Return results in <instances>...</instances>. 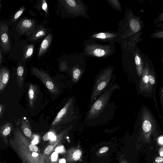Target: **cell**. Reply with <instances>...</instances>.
<instances>
[{"instance_id": "1", "label": "cell", "mask_w": 163, "mask_h": 163, "mask_svg": "<svg viewBox=\"0 0 163 163\" xmlns=\"http://www.w3.org/2000/svg\"><path fill=\"white\" fill-rule=\"evenodd\" d=\"M142 23L139 17L134 15L130 8L125 9L124 19L118 22V44L124 42L138 41Z\"/></svg>"}, {"instance_id": "2", "label": "cell", "mask_w": 163, "mask_h": 163, "mask_svg": "<svg viewBox=\"0 0 163 163\" xmlns=\"http://www.w3.org/2000/svg\"><path fill=\"white\" fill-rule=\"evenodd\" d=\"M115 76L114 75L111 82L101 94V96L91 105L86 116V121L88 122L97 121L103 113L106 107L108 106L111 96L114 90L119 88V85L114 84Z\"/></svg>"}, {"instance_id": "3", "label": "cell", "mask_w": 163, "mask_h": 163, "mask_svg": "<svg viewBox=\"0 0 163 163\" xmlns=\"http://www.w3.org/2000/svg\"><path fill=\"white\" fill-rule=\"evenodd\" d=\"M82 45L83 52L87 57L107 58L111 56L116 51L115 45L99 44L90 39L85 40Z\"/></svg>"}, {"instance_id": "4", "label": "cell", "mask_w": 163, "mask_h": 163, "mask_svg": "<svg viewBox=\"0 0 163 163\" xmlns=\"http://www.w3.org/2000/svg\"><path fill=\"white\" fill-rule=\"evenodd\" d=\"M114 68L112 66H108L101 70L96 77L95 83L93 87L89 106L92 105L100 96L103 91L111 82L114 76Z\"/></svg>"}, {"instance_id": "5", "label": "cell", "mask_w": 163, "mask_h": 163, "mask_svg": "<svg viewBox=\"0 0 163 163\" xmlns=\"http://www.w3.org/2000/svg\"><path fill=\"white\" fill-rule=\"evenodd\" d=\"M59 2L71 16L91 19L88 12L90 9L82 0H61Z\"/></svg>"}, {"instance_id": "6", "label": "cell", "mask_w": 163, "mask_h": 163, "mask_svg": "<svg viewBox=\"0 0 163 163\" xmlns=\"http://www.w3.org/2000/svg\"><path fill=\"white\" fill-rule=\"evenodd\" d=\"M75 101L73 98L68 101L54 120L51 126H56L72 121L75 117Z\"/></svg>"}, {"instance_id": "7", "label": "cell", "mask_w": 163, "mask_h": 163, "mask_svg": "<svg viewBox=\"0 0 163 163\" xmlns=\"http://www.w3.org/2000/svg\"><path fill=\"white\" fill-rule=\"evenodd\" d=\"M31 72L33 76L41 82L51 93L56 95L58 93V86L48 73L35 67L32 68Z\"/></svg>"}, {"instance_id": "8", "label": "cell", "mask_w": 163, "mask_h": 163, "mask_svg": "<svg viewBox=\"0 0 163 163\" xmlns=\"http://www.w3.org/2000/svg\"><path fill=\"white\" fill-rule=\"evenodd\" d=\"M118 32L106 31L92 33L89 36V39L103 43L114 45L119 40Z\"/></svg>"}, {"instance_id": "9", "label": "cell", "mask_w": 163, "mask_h": 163, "mask_svg": "<svg viewBox=\"0 0 163 163\" xmlns=\"http://www.w3.org/2000/svg\"><path fill=\"white\" fill-rule=\"evenodd\" d=\"M136 42L133 43V50L135 66L139 77L142 76L145 63V56L142 55L139 49L137 47Z\"/></svg>"}, {"instance_id": "10", "label": "cell", "mask_w": 163, "mask_h": 163, "mask_svg": "<svg viewBox=\"0 0 163 163\" xmlns=\"http://www.w3.org/2000/svg\"><path fill=\"white\" fill-rule=\"evenodd\" d=\"M145 63L139 84V88L143 93H151L149 88L148 77V69L149 60L145 56Z\"/></svg>"}, {"instance_id": "11", "label": "cell", "mask_w": 163, "mask_h": 163, "mask_svg": "<svg viewBox=\"0 0 163 163\" xmlns=\"http://www.w3.org/2000/svg\"><path fill=\"white\" fill-rule=\"evenodd\" d=\"M1 45L4 52L9 51L11 49L10 43L8 37V27L4 23L0 24Z\"/></svg>"}, {"instance_id": "12", "label": "cell", "mask_w": 163, "mask_h": 163, "mask_svg": "<svg viewBox=\"0 0 163 163\" xmlns=\"http://www.w3.org/2000/svg\"><path fill=\"white\" fill-rule=\"evenodd\" d=\"M35 22L33 20L25 19L19 22L17 29L21 33H25L33 30L35 28Z\"/></svg>"}, {"instance_id": "13", "label": "cell", "mask_w": 163, "mask_h": 163, "mask_svg": "<svg viewBox=\"0 0 163 163\" xmlns=\"http://www.w3.org/2000/svg\"><path fill=\"white\" fill-rule=\"evenodd\" d=\"M39 92L38 86L30 83L28 91L29 100L30 107H34Z\"/></svg>"}, {"instance_id": "14", "label": "cell", "mask_w": 163, "mask_h": 163, "mask_svg": "<svg viewBox=\"0 0 163 163\" xmlns=\"http://www.w3.org/2000/svg\"><path fill=\"white\" fill-rule=\"evenodd\" d=\"M10 72L5 67L0 70V91L2 92L6 86L9 80Z\"/></svg>"}, {"instance_id": "15", "label": "cell", "mask_w": 163, "mask_h": 163, "mask_svg": "<svg viewBox=\"0 0 163 163\" xmlns=\"http://www.w3.org/2000/svg\"><path fill=\"white\" fill-rule=\"evenodd\" d=\"M52 39V35L50 34L43 40L40 45L38 52L39 57H42L46 52L51 43Z\"/></svg>"}, {"instance_id": "16", "label": "cell", "mask_w": 163, "mask_h": 163, "mask_svg": "<svg viewBox=\"0 0 163 163\" xmlns=\"http://www.w3.org/2000/svg\"><path fill=\"white\" fill-rule=\"evenodd\" d=\"M47 34V31L43 26H40L35 31L30 38V41H35L45 36Z\"/></svg>"}, {"instance_id": "17", "label": "cell", "mask_w": 163, "mask_h": 163, "mask_svg": "<svg viewBox=\"0 0 163 163\" xmlns=\"http://www.w3.org/2000/svg\"><path fill=\"white\" fill-rule=\"evenodd\" d=\"M16 76L18 85L20 87H21L24 80V69L21 64L17 68Z\"/></svg>"}, {"instance_id": "18", "label": "cell", "mask_w": 163, "mask_h": 163, "mask_svg": "<svg viewBox=\"0 0 163 163\" xmlns=\"http://www.w3.org/2000/svg\"><path fill=\"white\" fill-rule=\"evenodd\" d=\"M34 46L33 44L26 46L25 49L23 61L31 57L34 52Z\"/></svg>"}, {"instance_id": "19", "label": "cell", "mask_w": 163, "mask_h": 163, "mask_svg": "<svg viewBox=\"0 0 163 163\" xmlns=\"http://www.w3.org/2000/svg\"><path fill=\"white\" fill-rule=\"evenodd\" d=\"M106 1L116 11L120 12L122 11L121 6L119 0H106Z\"/></svg>"}, {"instance_id": "20", "label": "cell", "mask_w": 163, "mask_h": 163, "mask_svg": "<svg viewBox=\"0 0 163 163\" xmlns=\"http://www.w3.org/2000/svg\"><path fill=\"white\" fill-rule=\"evenodd\" d=\"M2 133L4 136L9 135L11 131L12 125L10 122H7L3 125Z\"/></svg>"}, {"instance_id": "21", "label": "cell", "mask_w": 163, "mask_h": 163, "mask_svg": "<svg viewBox=\"0 0 163 163\" xmlns=\"http://www.w3.org/2000/svg\"><path fill=\"white\" fill-rule=\"evenodd\" d=\"M150 37L157 39H163V29L156 30L150 35Z\"/></svg>"}, {"instance_id": "22", "label": "cell", "mask_w": 163, "mask_h": 163, "mask_svg": "<svg viewBox=\"0 0 163 163\" xmlns=\"http://www.w3.org/2000/svg\"><path fill=\"white\" fill-rule=\"evenodd\" d=\"M25 10V8L24 7H21L16 13L14 15V17L12 18V22H15L16 21L19 17L23 14Z\"/></svg>"}, {"instance_id": "23", "label": "cell", "mask_w": 163, "mask_h": 163, "mask_svg": "<svg viewBox=\"0 0 163 163\" xmlns=\"http://www.w3.org/2000/svg\"><path fill=\"white\" fill-rule=\"evenodd\" d=\"M59 70L61 72H63L69 71L68 66L67 63L64 61H61L60 63Z\"/></svg>"}, {"instance_id": "24", "label": "cell", "mask_w": 163, "mask_h": 163, "mask_svg": "<svg viewBox=\"0 0 163 163\" xmlns=\"http://www.w3.org/2000/svg\"><path fill=\"white\" fill-rule=\"evenodd\" d=\"M163 22V11L158 15L157 17L154 20V23L155 25Z\"/></svg>"}, {"instance_id": "25", "label": "cell", "mask_w": 163, "mask_h": 163, "mask_svg": "<svg viewBox=\"0 0 163 163\" xmlns=\"http://www.w3.org/2000/svg\"><path fill=\"white\" fill-rule=\"evenodd\" d=\"M82 152L80 150H76L73 155V159L75 161L78 160L80 158Z\"/></svg>"}, {"instance_id": "26", "label": "cell", "mask_w": 163, "mask_h": 163, "mask_svg": "<svg viewBox=\"0 0 163 163\" xmlns=\"http://www.w3.org/2000/svg\"><path fill=\"white\" fill-rule=\"evenodd\" d=\"M54 151V147L52 145H50L48 146L45 149L44 152L47 155H49L52 152Z\"/></svg>"}, {"instance_id": "27", "label": "cell", "mask_w": 163, "mask_h": 163, "mask_svg": "<svg viewBox=\"0 0 163 163\" xmlns=\"http://www.w3.org/2000/svg\"><path fill=\"white\" fill-rule=\"evenodd\" d=\"M42 8L47 14L48 13V6L45 0H43L42 2Z\"/></svg>"}, {"instance_id": "28", "label": "cell", "mask_w": 163, "mask_h": 163, "mask_svg": "<svg viewBox=\"0 0 163 163\" xmlns=\"http://www.w3.org/2000/svg\"><path fill=\"white\" fill-rule=\"evenodd\" d=\"M160 97L161 102L163 109V87H162L160 88Z\"/></svg>"}, {"instance_id": "29", "label": "cell", "mask_w": 163, "mask_h": 163, "mask_svg": "<svg viewBox=\"0 0 163 163\" xmlns=\"http://www.w3.org/2000/svg\"><path fill=\"white\" fill-rule=\"evenodd\" d=\"M5 109V105L2 104H0V117L2 119L3 114Z\"/></svg>"}, {"instance_id": "30", "label": "cell", "mask_w": 163, "mask_h": 163, "mask_svg": "<svg viewBox=\"0 0 163 163\" xmlns=\"http://www.w3.org/2000/svg\"><path fill=\"white\" fill-rule=\"evenodd\" d=\"M29 147L31 150L32 151L37 152L38 150L37 147L36 145L33 144L30 145L29 146Z\"/></svg>"}, {"instance_id": "31", "label": "cell", "mask_w": 163, "mask_h": 163, "mask_svg": "<svg viewBox=\"0 0 163 163\" xmlns=\"http://www.w3.org/2000/svg\"><path fill=\"white\" fill-rule=\"evenodd\" d=\"M58 155L57 152H54L52 154L51 156L52 160L53 161H55L57 159Z\"/></svg>"}, {"instance_id": "32", "label": "cell", "mask_w": 163, "mask_h": 163, "mask_svg": "<svg viewBox=\"0 0 163 163\" xmlns=\"http://www.w3.org/2000/svg\"><path fill=\"white\" fill-rule=\"evenodd\" d=\"M50 139L49 132L46 133L43 137V140L45 141H47Z\"/></svg>"}, {"instance_id": "33", "label": "cell", "mask_w": 163, "mask_h": 163, "mask_svg": "<svg viewBox=\"0 0 163 163\" xmlns=\"http://www.w3.org/2000/svg\"><path fill=\"white\" fill-rule=\"evenodd\" d=\"M108 147H104L100 149V152L101 153H103L107 152L108 150Z\"/></svg>"}, {"instance_id": "34", "label": "cell", "mask_w": 163, "mask_h": 163, "mask_svg": "<svg viewBox=\"0 0 163 163\" xmlns=\"http://www.w3.org/2000/svg\"><path fill=\"white\" fill-rule=\"evenodd\" d=\"M49 138L52 141L55 140L56 137L52 133L49 132Z\"/></svg>"}, {"instance_id": "35", "label": "cell", "mask_w": 163, "mask_h": 163, "mask_svg": "<svg viewBox=\"0 0 163 163\" xmlns=\"http://www.w3.org/2000/svg\"><path fill=\"white\" fill-rule=\"evenodd\" d=\"M156 28L160 29H163V22L157 24L156 25Z\"/></svg>"}, {"instance_id": "36", "label": "cell", "mask_w": 163, "mask_h": 163, "mask_svg": "<svg viewBox=\"0 0 163 163\" xmlns=\"http://www.w3.org/2000/svg\"><path fill=\"white\" fill-rule=\"evenodd\" d=\"M155 161L157 162H161L163 161V158L162 157H159L156 159Z\"/></svg>"}, {"instance_id": "37", "label": "cell", "mask_w": 163, "mask_h": 163, "mask_svg": "<svg viewBox=\"0 0 163 163\" xmlns=\"http://www.w3.org/2000/svg\"><path fill=\"white\" fill-rule=\"evenodd\" d=\"M63 151V147H58L56 149V152L57 153L60 152L62 151Z\"/></svg>"}, {"instance_id": "38", "label": "cell", "mask_w": 163, "mask_h": 163, "mask_svg": "<svg viewBox=\"0 0 163 163\" xmlns=\"http://www.w3.org/2000/svg\"><path fill=\"white\" fill-rule=\"evenodd\" d=\"M38 142V140L37 139V138H35L34 140V141H33L32 143V144H37Z\"/></svg>"}, {"instance_id": "39", "label": "cell", "mask_w": 163, "mask_h": 163, "mask_svg": "<svg viewBox=\"0 0 163 163\" xmlns=\"http://www.w3.org/2000/svg\"><path fill=\"white\" fill-rule=\"evenodd\" d=\"M159 142L160 144L163 145V137H161L159 139Z\"/></svg>"}, {"instance_id": "40", "label": "cell", "mask_w": 163, "mask_h": 163, "mask_svg": "<svg viewBox=\"0 0 163 163\" xmlns=\"http://www.w3.org/2000/svg\"><path fill=\"white\" fill-rule=\"evenodd\" d=\"M2 62V52L1 50V52H0V64L1 65Z\"/></svg>"}, {"instance_id": "41", "label": "cell", "mask_w": 163, "mask_h": 163, "mask_svg": "<svg viewBox=\"0 0 163 163\" xmlns=\"http://www.w3.org/2000/svg\"><path fill=\"white\" fill-rule=\"evenodd\" d=\"M38 156V154L36 152H34L32 154V156L34 157H36Z\"/></svg>"}, {"instance_id": "42", "label": "cell", "mask_w": 163, "mask_h": 163, "mask_svg": "<svg viewBox=\"0 0 163 163\" xmlns=\"http://www.w3.org/2000/svg\"><path fill=\"white\" fill-rule=\"evenodd\" d=\"M66 160L65 159H62L59 162V163H65Z\"/></svg>"}, {"instance_id": "43", "label": "cell", "mask_w": 163, "mask_h": 163, "mask_svg": "<svg viewBox=\"0 0 163 163\" xmlns=\"http://www.w3.org/2000/svg\"><path fill=\"white\" fill-rule=\"evenodd\" d=\"M160 154V156H163V152L162 151L161 152Z\"/></svg>"}]
</instances>
